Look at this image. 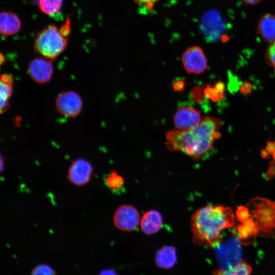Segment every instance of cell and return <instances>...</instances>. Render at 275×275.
<instances>
[{"mask_svg": "<svg viewBox=\"0 0 275 275\" xmlns=\"http://www.w3.org/2000/svg\"><path fill=\"white\" fill-rule=\"evenodd\" d=\"M237 232L239 241L244 245L253 243L258 234L256 226L251 217L238 226Z\"/></svg>", "mask_w": 275, "mask_h": 275, "instance_id": "e0dca14e", "label": "cell"}, {"mask_svg": "<svg viewBox=\"0 0 275 275\" xmlns=\"http://www.w3.org/2000/svg\"><path fill=\"white\" fill-rule=\"evenodd\" d=\"M1 84V114L5 113L9 106V100L13 92V77L9 74H2L0 79Z\"/></svg>", "mask_w": 275, "mask_h": 275, "instance_id": "ac0fdd59", "label": "cell"}, {"mask_svg": "<svg viewBox=\"0 0 275 275\" xmlns=\"http://www.w3.org/2000/svg\"><path fill=\"white\" fill-rule=\"evenodd\" d=\"M181 61L188 73L200 74L207 68V61L202 49L194 46L187 48L183 53Z\"/></svg>", "mask_w": 275, "mask_h": 275, "instance_id": "9c48e42d", "label": "cell"}, {"mask_svg": "<svg viewBox=\"0 0 275 275\" xmlns=\"http://www.w3.org/2000/svg\"><path fill=\"white\" fill-rule=\"evenodd\" d=\"M257 33L266 42H273L275 41V15L270 13L263 15L258 23Z\"/></svg>", "mask_w": 275, "mask_h": 275, "instance_id": "5bb4252c", "label": "cell"}, {"mask_svg": "<svg viewBox=\"0 0 275 275\" xmlns=\"http://www.w3.org/2000/svg\"><path fill=\"white\" fill-rule=\"evenodd\" d=\"M221 121L207 116L196 127L188 130L169 131L166 145L172 152H181L195 160L200 159L210 152L215 141L219 138Z\"/></svg>", "mask_w": 275, "mask_h": 275, "instance_id": "6da1fadb", "label": "cell"}, {"mask_svg": "<svg viewBox=\"0 0 275 275\" xmlns=\"http://www.w3.org/2000/svg\"><path fill=\"white\" fill-rule=\"evenodd\" d=\"M235 216L231 208L207 205L197 210L191 218L193 240L197 244L216 246L222 240L221 234L233 227Z\"/></svg>", "mask_w": 275, "mask_h": 275, "instance_id": "7a4b0ae2", "label": "cell"}, {"mask_svg": "<svg viewBox=\"0 0 275 275\" xmlns=\"http://www.w3.org/2000/svg\"><path fill=\"white\" fill-rule=\"evenodd\" d=\"M200 112L192 106L179 107L174 117V122L177 130H188L197 126L201 121Z\"/></svg>", "mask_w": 275, "mask_h": 275, "instance_id": "7c38bea8", "label": "cell"}, {"mask_svg": "<svg viewBox=\"0 0 275 275\" xmlns=\"http://www.w3.org/2000/svg\"><path fill=\"white\" fill-rule=\"evenodd\" d=\"M61 34L64 37H67L70 33V19L68 16L66 18V22L61 27L59 30Z\"/></svg>", "mask_w": 275, "mask_h": 275, "instance_id": "d4e9b609", "label": "cell"}, {"mask_svg": "<svg viewBox=\"0 0 275 275\" xmlns=\"http://www.w3.org/2000/svg\"><path fill=\"white\" fill-rule=\"evenodd\" d=\"M258 234L271 235L275 233V202L262 198L251 200L247 207Z\"/></svg>", "mask_w": 275, "mask_h": 275, "instance_id": "277c9868", "label": "cell"}, {"mask_svg": "<svg viewBox=\"0 0 275 275\" xmlns=\"http://www.w3.org/2000/svg\"><path fill=\"white\" fill-rule=\"evenodd\" d=\"M241 244L238 236L234 234L224 242L222 240L216 246L220 269L231 268L241 261Z\"/></svg>", "mask_w": 275, "mask_h": 275, "instance_id": "5b68a950", "label": "cell"}, {"mask_svg": "<svg viewBox=\"0 0 275 275\" xmlns=\"http://www.w3.org/2000/svg\"><path fill=\"white\" fill-rule=\"evenodd\" d=\"M265 59L268 64L274 69L275 72V41L268 47Z\"/></svg>", "mask_w": 275, "mask_h": 275, "instance_id": "603a6c76", "label": "cell"}, {"mask_svg": "<svg viewBox=\"0 0 275 275\" xmlns=\"http://www.w3.org/2000/svg\"><path fill=\"white\" fill-rule=\"evenodd\" d=\"M63 3V0H39L38 5L43 13L51 15L60 11Z\"/></svg>", "mask_w": 275, "mask_h": 275, "instance_id": "44dd1931", "label": "cell"}, {"mask_svg": "<svg viewBox=\"0 0 275 275\" xmlns=\"http://www.w3.org/2000/svg\"><path fill=\"white\" fill-rule=\"evenodd\" d=\"M262 0H242L245 4L254 5L259 4Z\"/></svg>", "mask_w": 275, "mask_h": 275, "instance_id": "83f0119b", "label": "cell"}, {"mask_svg": "<svg viewBox=\"0 0 275 275\" xmlns=\"http://www.w3.org/2000/svg\"><path fill=\"white\" fill-rule=\"evenodd\" d=\"M104 182L107 187L115 192L120 191L123 187L124 180L122 176L115 171H111L104 178Z\"/></svg>", "mask_w": 275, "mask_h": 275, "instance_id": "ffe728a7", "label": "cell"}, {"mask_svg": "<svg viewBox=\"0 0 275 275\" xmlns=\"http://www.w3.org/2000/svg\"><path fill=\"white\" fill-rule=\"evenodd\" d=\"M93 172L94 167L89 160L78 158L71 162L67 171V178L73 185L82 186L90 181Z\"/></svg>", "mask_w": 275, "mask_h": 275, "instance_id": "8992f818", "label": "cell"}, {"mask_svg": "<svg viewBox=\"0 0 275 275\" xmlns=\"http://www.w3.org/2000/svg\"><path fill=\"white\" fill-rule=\"evenodd\" d=\"M55 104L57 111L61 115L66 117H74L80 114L83 102L78 94L70 90L59 94Z\"/></svg>", "mask_w": 275, "mask_h": 275, "instance_id": "ba28073f", "label": "cell"}, {"mask_svg": "<svg viewBox=\"0 0 275 275\" xmlns=\"http://www.w3.org/2000/svg\"><path fill=\"white\" fill-rule=\"evenodd\" d=\"M200 28L207 41L218 40L223 30V23L219 13L213 10L205 13L201 19Z\"/></svg>", "mask_w": 275, "mask_h": 275, "instance_id": "30bf717a", "label": "cell"}, {"mask_svg": "<svg viewBox=\"0 0 275 275\" xmlns=\"http://www.w3.org/2000/svg\"><path fill=\"white\" fill-rule=\"evenodd\" d=\"M162 223L160 213L156 210H150L146 211L141 219V229L145 234L152 235L159 231Z\"/></svg>", "mask_w": 275, "mask_h": 275, "instance_id": "4fadbf2b", "label": "cell"}, {"mask_svg": "<svg viewBox=\"0 0 275 275\" xmlns=\"http://www.w3.org/2000/svg\"><path fill=\"white\" fill-rule=\"evenodd\" d=\"M28 71L30 77L36 83L48 82L53 71L52 61L43 57L35 58L30 62Z\"/></svg>", "mask_w": 275, "mask_h": 275, "instance_id": "8fae6325", "label": "cell"}, {"mask_svg": "<svg viewBox=\"0 0 275 275\" xmlns=\"http://www.w3.org/2000/svg\"><path fill=\"white\" fill-rule=\"evenodd\" d=\"M21 22L17 15L11 12H2L0 15V32L4 36L17 34L20 30Z\"/></svg>", "mask_w": 275, "mask_h": 275, "instance_id": "9a60e30c", "label": "cell"}, {"mask_svg": "<svg viewBox=\"0 0 275 275\" xmlns=\"http://www.w3.org/2000/svg\"><path fill=\"white\" fill-rule=\"evenodd\" d=\"M158 0H134L136 3L145 6L148 10H151L153 8L154 4Z\"/></svg>", "mask_w": 275, "mask_h": 275, "instance_id": "484cf974", "label": "cell"}, {"mask_svg": "<svg viewBox=\"0 0 275 275\" xmlns=\"http://www.w3.org/2000/svg\"><path fill=\"white\" fill-rule=\"evenodd\" d=\"M31 275H56L53 270L48 265L42 264L36 266Z\"/></svg>", "mask_w": 275, "mask_h": 275, "instance_id": "7402d4cb", "label": "cell"}, {"mask_svg": "<svg viewBox=\"0 0 275 275\" xmlns=\"http://www.w3.org/2000/svg\"><path fill=\"white\" fill-rule=\"evenodd\" d=\"M252 270L251 266L246 262L241 260L231 268L215 270L213 275H250Z\"/></svg>", "mask_w": 275, "mask_h": 275, "instance_id": "d6986e66", "label": "cell"}, {"mask_svg": "<svg viewBox=\"0 0 275 275\" xmlns=\"http://www.w3.org/2000/svg\"><path fill=\"white\" fill-rule=\"evenodd\" d=\"M99 275H117V274L112 269H104L102 270Z\"/></svg>", "mask_w": 275, "mask_h": 275, "instance_id": "4316f807", "label": "cell"}, {"mask_svg": "<svg viewBox=\"0 0 275 275\" xmlns=\"http://www.w3.org/2000/svg\"><path fill=\"white\" fill-rule=\"evenodd\" d=\"M113 221L115 226L123 231H132L140 224V215L138 209L129 204H123L116 210Z\"/></svg>", "mask_w": 275, "mask_h": 275, "instance_id": "52a82bcc", "label": "cell"}, {"mask_svg": "<svg viewBox=\"0 0 275 275\" xmlns=\"http://www.w3.org/2000/svg\"><path fill=\"white\" fill-rule=\"evenodd\" d=\"M67 39L54 24L39 31L34 40V49L42 57L52 61L65 50Z\"/></svg>", "mask_w": 275, "mask_h": 275, "instance_id": "3957f363", "label": "cell"}, {"mask_svg": "<svg viewBox=\"0 0 275 275\" xmlns=\"http://www.w3.org/2000/svg\"><path fill=\"white\" fill-rule=\"evenodd\" d=\"M176 261V249L173 246H164L159 249L155 255L156 264L161 268H171Z\"/></svg>", "mask_w": 275, "mask_h": 275, "instance_id": "2e32d148", "label": "cell"}, {"mask_svg": "<svg viewBox=\"0 0 275 275\" xmlns=\"http://www.w3.org/2000/svg\"><path fill=\"white\" fill-rule=\"evenodd\" d=\"M236 214L238 219L241 223L251 217V214L248 208L243 206H241L237 209Z\"/></svg>", "mask_w": 275, "mask_h": 275, "instance_id": "cb8c5ba5", "label": "cell"}]
</instances>
